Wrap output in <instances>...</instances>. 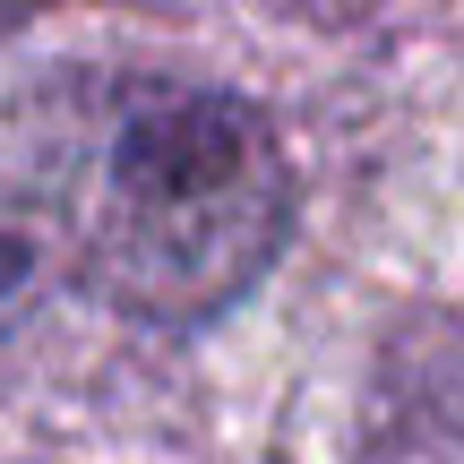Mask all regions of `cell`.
I'll use <instances>...</instances> for the list:
<instances>
[{"instance_id": "1", "label": "cell", "mask_w": 464, "mask_h": 464, "mask_svg": "<svg viewBox=\"0 0 464 464\" xmlns=\"http://www.w3.org/2000/svg\"><path fill=\"white\" fill-rule=\"evenodd\" d=\"M34 181L61 249L130 318L198 327L276 266L293 164L224 86L95 78L34 112Z\"/></svg>"}, {"instance_id": "2", "label": "cell", "mask_w": 464, "mask_h": 464, "mask_svg": "<svg viewBox=\"0 0 464 464\" xmlns=\"http://www.w3.org/2000/svg\"><path fill=\"white\" fill-rule=\"evenodd\" d=\"M52 258H61V232H52V216H44L34 198H17V189H0V335H9L34 301H44Z\"/></svg>"}]
</instances>
